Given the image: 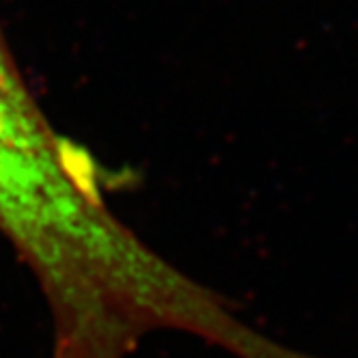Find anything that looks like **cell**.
<instances>
[{
    "instance_id": "cell-1",
    "label": "cell",
    "mask_w": 358,
    "mask_h": 358,
    "mask_svg": "<svg viewBox=\"0 0 358 358\" xmlns=\"http://www.w3.org/2000/svg\"><path fill=\"white\" fill-rule=\"evenodd\" d=\"M0 234L39 280L55 358H117L164 296L169 266L110 214L95 162L48 121L3 27Z\"/></svg>"
}]
</instances>
